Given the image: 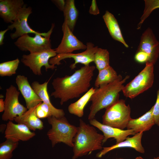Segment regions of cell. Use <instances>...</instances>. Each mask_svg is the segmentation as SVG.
<instances>
[{
  "label": "cell",
  "mask_w": 159,
  "mask_h": 159,
  "mask_svg": "<svg viewBox=\"0 0 159 159\" xmlns=\"http://www.w3.org/2000/svg\"><path fill=\"white\" fill-rule=\"evenodd\" d=\"M5 107L4 101L3 98H0V112H4Z\"/></svg>",
  "instance_id": "36"
},
{
  "label": "cell",
  "mask_w": 159,
  "mask_h": 159,
  "mask_svg": "<svg viewBox=\"0 0 159 159\" xmlns=\"http://www.w3.org/2000/svg\"><path fill=\"white\" fill-rule=\"evenodd\" d=\"M135 60L140 63H146L148 62L149 57L146 53L142 51H136L135 56Z\"/></svg>",
  "instance_id": "32"
},
{
  "label": "cell",
  "mask_w": 159,
  "mask_h": 159,
  "mask_svg": "<svg viewBox=\"0 0 159 159\" xmlns=\"http://www.w3.org/2000/svg\"><path fill=\"white\" fill-rule=\"evenodd\" d=\"M48 123L52 126L47 135L54 147L57 144L62 143L73 148V139L78 130V127L70 124L64 116L57 118L54 116L48 117Z\"/></svg>",
  "instance_id": "4"
},
{
  "label": "cell",
  "mask_w": 159,
  "mask_h": 159,
  "mask_svg": "<svg viewBox=\"0 0 159 159\" xmlns=\"http://www.w3.org/2000/svg\"><path fill=\"white\" fill-rule=\"evenodd\" d=\"M135 159H144L142 157L139 156L136 157Z\"/></svg>",
  "instance_id": "38"
},
{
  "label": "cell",
  "mask_w": 159,
  "mask_h": 159,
  "mask_svg": "<svg viewBox=\"0 0 159 159\" xmlns=\"http://www.w3.org/2000/svg\"><path fill=\"white\" fill-rule=\"evenodd\" d=\"M153 114L155 124L159 126V88L157 92L156 101L153 106Z\"/></svg>",
  "instance_id": "31"
},
{
  "label": "cell",
  "mask_w": 159,
  "mask_h": 159,
  "mask_svg": "<svg viewBox=\"0 0 159 159\" xmlns=\"http://www.w3.org/2000/svg\"><path fill=\"white\" fill-rule=\"evenodd\" d=\"M50 36L35 34L32 37L26 34L18 38L14 44L22 51H28L30 53L40 52L52 49Z\"/></svg>",
  "instance_id": "10"
},
{
  "label": "cell",
  "mask_w": 159,
  "mask_h": 159,
  "mask_svg": "<svg viewBox=\"0 0 159 159\" xmlns=\"http://www.w3.org/2000/svg\"><path fill=\"white\" fill-rule=\"evenodd\" d=\"M32 8L31 6L27 7L24 4L19 10L17 16L13 22L8 26L9 30L15 29L14 33H11L10 36L12 39L18 38L23 35L29 33L40 34L43 37L51 36L54 27V24H52L51 28L47 32L41 33L36 31L29 26L28 19L30 15L32 13Z\"/></svg>",
  "instance_id": "7"
},
{
  "label": "cell",
  "mask_w": 159,
  "mask_h": 159,
  "mask_svg": "<svg viewBox=\"0 0 159 159\" xmlns=\"http://www.w3.org/2000/svg\"><path fill=\"white\" fill-rule=\"evenodd\" d=\"M20 60L16 59L2 62L0 64V76L3 77L11 76L16 73Z\"/></svg>",
  "instance_id": "28"
},
{
  "label": "cell",
  "mask_w": 159,
  "mask_h": 159,
  "mask_svg": "<svg viewBox=\"0 0 159 159\" xmlns=\"http://www.w3.org/2000/svg\"><path fill=\"white\" fill-rule=\"evenodd\" d=\"M144 1V9L138 24V29L140 28L143 22L153 10L159 8V0H145Z\"/></svg>",
  "instance_id": "29"
},
{
  "label": "cell",
  "mask_w": 159,
  "mask_h": 159,
  "mask_svg": "<svg viewBox=\"0 0 159 159\" xmlns=\"http://www.w3.org/2000/svg\"><path fill=\"white\" fill-rule=\"evenodd\" d=\"M153 159H159V156L156 158H154Z\"/></svg>",
  "instance_id": "39"
},
{
  "label": "cell",
  "mask_w": 159,
  "mask_h": 159,
  "mask_svg": "<svg viewBox=\"0 0 159 159\" xmlns=\"http://www.w3.org/2000/svg\"><path fill=\"white\" fill-rule=\"evenodd\" d=\"M143 132L136 133L132 137H127L124 141L109 147H104L96 155L98 158H101L108 152L114 149L122 148H132L142 153H145V149L141 143V139Z\"/></svg>",
  "instance_id": "17"
},
{
  "label": "cell",
  "mask_w": 159,
  "mask_h": 159,
  "mask_svg": "<svg viewBox=\"0 0 159 159\" xmlns=\"http://www.w3.org/2000/svg\"><path fill=\"white\" fill-rule=\"evenodd\" d=\"M64 22L73 32L77 20L78 11L76 8L74 0H67L63 11Z\"/></svg>",
  "instance_id": "24"
},
{
  "label": "cell",
  "mask_w": 159,
  "mask_h": 159,
  "mask_svg": "<svg viewBox=\"0 0 159 159\" xmlns=\"http://www.w3.org/2000/svg\"><path fill=\"white\" fill-rule=\"evenodd\" d=\"M49 80L40 84L37 81H34L31 84V86L42 100V102L49 107L52 116L59 118L64 116L65 113L62 109L55 107L52 104L47 91V86Z\"/></svg>",
  "instance_id": "19"
},
{
  "label": "cell",
  "mask_w": 159,
  "mask_h": 159,
  "mask_svg": "<svg viewBox=\"0 0 159 159\" xmlns=\"http://www.w3.org/2000/svg\"><path fill=\"white\" fill-rule=\"evenodd\" d=\"M153 106L141 117L131 118L127 127V129H132L136 134L149 130L155 124L153 116Z\"/></svg>",
  "instance_id": "20"
},
{
  "label": "cell",
  "mask_w": 159,
  "mask_h": 159,
  "mask_svg": "<svg viewBox=\"0 0 159 159\" xmlns=\"http://www.w3.org/2000/svg\"><path fill=\"white\" fill-rule=\"evenodd\" d=\"M6 127V124H2L0 125V132H5Z\"/></svg>",
  "instance_id": "37"
},
{
  "label": "cell",
  "mask_w": 159,
  "mask_h": 159,
  "mask_svg": "<svg viewBox=\"0 0 159 159\" xmlns=\"http://www.w3.org/2000/svg\"><path fill=\"white\" fill-rule=\"evenodd\" d=\"M63 36L58 47L54 49L57 54L72 53L75 50L86 49V45L79 40L65 23L62 26Z\"/></svg>",
  "instance_id": "13"
},
{
  "label": "cell",
  "mask_w": 159,
  "mask_h": 159,
  "mask_svg": "<svg viewBox=\"0 0 159 159\" xmlns=\"http://www.w3.org/2000/svg\"><path fill=\"white\" fill-rule=\"evenodd\" d=\"M98 72L94 84L96 88L113 82L118 76L116 72L110 66Z\"/></svg>",
  "instance_id": "25"
},
{
  "label": "cell",
  "mask_w": 159,
  "mask_h": 159,
  "mask_svg": "<svg viewBox=\"0 0 159 159\" xmlns=\"http://www.w3.org/2000/svg\"><path fill=\"white\" fill-rule=\"evenodd\" d=\"M19 141L11 139H6L0 144V159H11L13 152L18 146Z\"/></svg>",
  "instance_id": "26"
},
{
  "label": "cell",
  "mask_w": 159,
  "mask_h": 159,
  "mask_svg": "<svg viewBox=\"0 0 159 159\" xmlns=\"http://www.w3.org/2000/svg\"><path fill=\"white\" fill-rule=\"evenodd\" d=\"M6 139H11L26 141L34 137L36 133L32 132L26 125L22 124H15L9 121L6 124L4 132Z\"/></svg>",
  "instance_id": "16"
},
{
  "label": "cell",
  "mask_w": 159,
  "mask_h": 159,
  "mask_svg": "<svg viewBox=\"0 0 159 159\" xmlns=\"http://www.w3.org/2000/svg\"><path fill=\"white\" fill-rule=\"evenodd\" d=\"M154 64L146 63L144 68L124 87L122 91L125 97L133 99L151 87L154 81Z\"/></svg>",
  "instance_id": "6"
},
{
  "label": "cell",
  "mask_w": 159,
  "mask_h": 159,
  "mask_svg": "<svg viewBox=\"0 0 159 159\" xmlns=\"http://www.w3.org/2000/svg\"><path fill=\"white\" fill-rule=\"evenodd\" d=\"M139 51L147 54L149 57L147 62L154 64L158 59L159 55V42L150 27L146 29L141 37L136 51Z\"/></svg>",
  "instance_id": "12"
},
{
  "label": "cell",
  "mask_w": 159,
  "mask_h": 159,
  "mask_svg": "<svg viewBox=\"0 0 159 159\" xmlns=\"http://www.w3.org/2000/svg\"><path fill=\"white\" fill-rule=\"evenodd\" d=\"M20 92L11 85L6 89L4 101L5 107L1 118L4 121L14 120L18 116L23 115L27 109L19 102Z\"/></svg>",
  "instance_id": "9"
},
{
  "label": "cell",
  "mask_w": 159,
  "mask_h": 159,
  "mask_svg": "<svg viewBox=\"0 0 159 159\" xmlns=\"http://www.w3.org/2000/svg\"><path fill=\"white\" fill-rule=\"evenodd\" d=\"M103 18L112 38L128 48L129 46L124 39L117 21L113 15L106 11L103 16Z\"/></svg>",
  "instance_id": "22"
},
{
  "label": "cell",
  "mask_w": 159,
  "mask_h": 159,
  "mask_svg": "<svg viewBox=\"0 0 159 159\" xmlns=\"http://www.w3.org/2000/svg\"><path fill=\"white\" fill-rule=\"evenodd\" d=\"M129 77V76L127 75L123 78L119 74L117 78L113 82L95 88L90 100L92 104L88 116L89 120L94 118L99 111L106 109L119 100L120 92L124 87L123 84Z\"/></svg>",
  "instance_id": "2"
},
{
  "label": "cell",
  "mask_w": 159,
  "mask_h": 159,
  "mask_svg": "<svg viewBox=\"0 0 159 159\" xmlns=\"http://www.w3.org/2000/svg\"><path fill=\"white\" fill-rule=\"evenodd\" d=\"M78 130L73 139V155L72 159H76L92 152L102 149L103 135L98 133L93 126L80 120Z\"/></svg>",
  "instance_id": "3"
},
{
  "label": "cell",
  "mask_w": 159,
  "mask_h": 159,
  "mask_svg": "<svg viewBox=\"0 0 159 159\" xmlns=\"http://www.w3.org/2000/svg\"><path fill=\"white\" fill-rule=\"evenodd\" d=\"M91 125L101 131L103 133L104 139L102 143L109 138H114L116 140V144L125 140L130 135H135L136 133L132 129L122 130L106 125L101 123L95 118L89 120Z\"/></svg>",
  "instance_id": "14"
},
{
  "label": "cell",
  "mask_w": 159,
  "mask_h": 159,
  "mask_svg": "<svg viewBox=\"0 0 159 159\" xmlns=\"http://www.w3.org/2000/svg\"><path fill=\"white\" fill-rule=\"evenodd\" d=\"M93 62L98 71L110 66L108 51L106 49L98 48L95 54Z\"/></svg>",
  "instance_id": "27"
},
{
  "label": "cell",
  "mask_w": 159,
  "mask_h": 159,
  "mask_svg": "<svg viewBox=\"0 0 159 159\" xmlns=\"http://www.w3.org/2000/svg\"><path fill=\"white\" fill-rule=\"evenodd\" d=\"M15 82L25 100L27 109L34 107L42 102L29 84L26 77L18 75L16 78Z\"/></svg>",
  "instance_id": "15"
},
{
  "label": "cell",
  "mask_w": 159,
  "mask_h": 159,
  "mask_svg": "<svg viewBox=\"0 0 159 159\" xmlns=\"http://www.w3.org/2000/svg\"><path fill=\"white\" fill-rule=\"evenodd\" d=\"M57 55L54 49H50L43 51L24 54L21 61L25 66L28 67L35 75H42L41 68L43 66L46 71L48 69H53L56 68L55 65L49 63L50 59Z\"/></svg>",
  "instance_id": "8"
},
{
  "label": "cell",
  "mask_w": 159,
  "mask_h": 159,
  "mask_svg": "<svg viewBox=\"0 0 159 159\" xmlns=\"http://www.w3.org/2000/svg\"><path fill=\"white\" fill-rule=\"evenodd\" d=\"M122 159V158H119V159Z\"/></svg>",
  "instance_id": "40"
},
{
  "label": "cell",
  "mask_w": 159,
  "mask_h": 159,
  "mask_svg": "<svg viewBox=\"0 0 159 159\" xmlns=\"http://www.w3.org/2000/svg\"><path fill=\"white\" fill-rule=\"evenodd\" d=\"M52 1L60 11H63L65 6V1L64 0H54Z\"/></svg>",
  "instance_id": "34"
},
{
  "label": "cell",
  "mask_w": 159,
  "mask_h": 159,
  "mask_svg": "<svg viewBox=\"0 0 159 159\" xmlns=\"http://www.w3.org/2000/svg\"><path fill=\"white\" fill-rule=\"evenodd\" d=\"M86 45L87 48L84 51L76 54H57L56 56L50 59L49 63L51 65H59L61 64L60 61L62 60L67 58H72L74 62L69 66L71 70L74 69L76 64L78 63L83 64L84 66L89 65L91 62H94L95 54L99 47L97 46H95L91 42H87Z\"/></svg>",
  "instance_id": "11"
},
{
  "label": "cell",
  "mask_w": 159,
  "mask_h": 159,
  "mask_svg": "<svg viewBox=\"0 0 159 159\" xmlns=\"http://www.w3.org/2000/svg\"><path fill=\"white\" fill-rule=\"evenodd\" d=\"M36 106L28 109L21 115L16 117L14 119L15 121L26 125L31 130H42L44 128L43 123L35 113Z\"/></svg>",
  "instance_id": "21"
},
{
  "label": "cell",
  "mask_w": 159,
  "mask_h": 159,
  "mask_svg": "<svg viewBox=\"0 0 159 159\" xmlns=\"http://www.w3.org/2000/svg\"><path fill=\"white\" fill-rule=\"evenodd\" d=\"M89 12L90 14L94 15H96L99 14L100 11L96 0L92 1Z\"/></svg>",
  "instance_id": "33"
},
{
  "label": "cell",
  "mask_w": 159,
  "mask_h": 159,
  "mask_svg": "<svg viewBox=\"0 0 159 159\" xmlns=\"http://www.w3.org/2000/svg\"><path fill=\"white\" fill-rule=\"evenodd\" d=\"M24 4L23 0H0V17L5 22L12 24Z\"/></svg>",
  "instance_id": "18"
},
{
  "label": "cell",
  "mask_w": 159,
  "mask_h": 159,
  "mask_svg": "<svg viewBox=\"0 0 159 159\" xmlns=\"http://www.w3.org/2000/svg\"><path fill=\"white\" fill-rule=\"evenodd\" d=\"M35 113L38 117L40 119L47 118L52 116L49 107L43 102L37 106Z\"/></svg>",
  "instance_id": "30"
},
{
  "label": "cell",
  "mask_w": 159,
  "mask_h": 159,
  "mask_svg": "<svg viewBox=\"0 0 159 159\" xmlns=\"http://www.w3.org/2000/svg\"><path fill=\"white\" fill-rule=\"evenodd\" d=\"M102 117L103 124L124 130L131 119L130 105L123 99L119 100L106 109Z\"/></svg>",
  "instance_id": "5"
},
{
  "label": "cell",
  "mask_w": 159,
  "mask_h": 159,
  "mask_svg": "<svg viewBox=\"0 0 159 159\" xmlns=\"http://www.w3.org/2000/svg\"><path fill=\"white\" fill-rule=\"evenodd\" d=\"M95 90V88L91 87L77 100L70 104L68 108L69 112L79 117H82L84 108Z\"/></svg>",
  "instance_id": "23"
},
{
  "label": "cell",
  "mask_w": 159,
  "mask_h": 159,
  "mask_svg": "<svg viewBox=\"0 0 159 159\" xmlns=\"http://www.w3.org/2000/svg\"><path fill=\"white\" fill-rule=\"evenodd\" d=\"M96 68L94 65L84 66L70 75L54 79L52 83L54 91L51 96L59 99L62 105L70 100L79 97L90 89Z\"/></svg>",
  "instance_id": "1"
},
{
  "label": "cell",
  "mask_w": 159,
  "mask_h": 159,
  "mask_svg": "<svg viewBox=\"0 0 159 159\" xmlns=\"http://www.w3.org/2000/svg\"><path fill=\"white\" fill-rule=\"evenodd\" d=\"M9 30V29L7 28L4 30L0 31V45L1 46L4 44L3 40L4 35L6 32Z\"/></svg>",
  "instance_id": "35"
}]
</instances>
